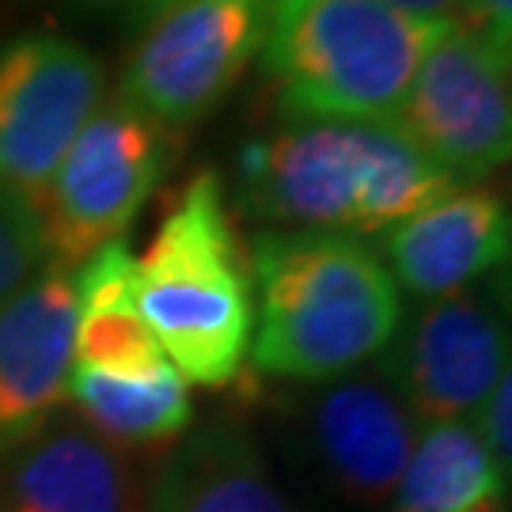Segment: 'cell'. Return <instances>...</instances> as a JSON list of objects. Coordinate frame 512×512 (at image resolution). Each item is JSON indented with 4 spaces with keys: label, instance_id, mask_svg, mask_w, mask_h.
<instances>
[{
    "label": "cell",
    "instance_id": "obj_1",
    "mask_svg": "<svg viewBox=\"0 0 512 512\" xmlns=\"http://www.w3.org/2000/svg\"><path fill=\"white\" fill-rule=\"evenodd\" d=\"M247 266L258 293L247 361L266 376L327 384L403 327V293L365 236L270 228L247 247Z\"/></svg>",
    "mask_w": 512,
    "mask_h": 512
},
{
    "label": "cell",
    "instance_id": "obj_2",
    "mask_svg": "<svg viewBox=\"0 0 512 512\" xmlns=\"http://www.w3.org/2000/svg\"><path fill=\"white\" fill-rule=\"evenodd\" d=\"M452 186L399 122H289L243 148L236 198L277 232L376 236Z\"/></svg>",
    "mask_w": 512,
    "mask_h": 512
},
{
    "label": "cell",
    "instance_id": "obj_3",
    "mask_svg": "<svg viewBox=\"0 0 512 512\" xmlns=\"http://www.w3.org/2000/svg\"><path fill=\"white\" fill-rule=\"evenodd\" d=\"M137 308L186 384L228 387L247 365L255 289L217 171L179 190L148 247L133 258Z\"/></svg>",
    "mask_w": 512,
    "mask_h": 512
},
{
    "label": "cell",
    "instance_id": "obj_4",
    "mask_svg": "<svg viewBox=\"0 0 512 512\" xmlns=\"http://www.w3.org/2000/svg\"><path fill=\"white\" fill-rule=\"evenodd\" d=\"M440 27L384 0H274L258 57L289 122H395Z\"/></svg>",
    "mask_w": 512,
    "mask_h": 512
},
{
    "label": "cell",
    "instance_id": "obj_5",
    "mask_svg": "<svg viewBox=\"0 0 512 512\" xmlns=\"http://www.w3.org/2000/svg\"><path fill=\"white\" fill-rule=\"evenodd\" d=\"M171 145L167 129L114 99L95 110L61 156L50 183L35 194L46 258L76 270L80 262L126 236L164 179Z\"/></svg>",
    "mask_w": 512,
    "mask_h": 512
},
{
    "label": "cell",
    "instance_id": "obj_6",
    "mask_svg": "<svg viewBox=\"0 0 512 512\" xmlns=\"http://www.w3.org/2000/svg\"><path fill=\"white\" fill-rule=\"evenodd\" d=\"M270 8L274 0H156L118 99L164 129L209 118L262 50Z\"/></svg>",
    "mask_w": 512,
    "mask_h": 512
},
{
    "label": "cell",
    "instance_id": "obj_7",
    "mask_svg": "<svg viewBox=\"0 0 512 512\" xmlns=\"http://www.w3.org/2000/svg\"><path fill=\"white\" fill-rule=\"evenodd\" d=\"M512 54L463 19L437 31L399 110L410 141L452 179H486L512 152Z\"/></svg>",
    "mask_w": 512,
    "mask_h": 512
},
{
    "label": "cell",
    "instance_id": "obj_8",
    "mask_svg": "<svg viewBox=\"0 0 512 512\" xmlns=\"http://www.w3.org/2000/svg\"><path fill=\"white\" fill-rule=\"evenodd\" d=\"M387 380L410 414L429 421H471L482 399L509 372V319L494 281L429 300L406 334L391 338Z\"/></svg>",
    "mask_w": 512,
    "mask_h": 512
},
{
    "label": "cell",
    "instance_id": "obj_9",
    "mask_svg": "<svg viewBox=\"0 0 512 512\" xmlns=\"http://www.w3.org/2000/svg\"><path fill=\"white\" fill-rule=\"evenodd\" d=\"M103 65L80 42L23 35L0 46V190L35 198L99 110Z\"/></svg>",
    "mask_w": 512,
    "mask_h": 512
},
{
    "label": "cell",
    "instance_id": "obj_10",
    "mask_svg": "<svg viewBox=\"0 0 512 512\" xmlns=\"http://www.w3.org/2000/svg\"><path fill=\"white\" fill-rule=\"evenodd\" d=\"M73 270L46 262L0 308V452L38 437L65 403L76 365Z\"/></svg>",
    "mask_w": 512,
    "mask_h": 512
},
{
    "label": "cell",
    "instance_id": "obj_11",
    "mask_svg": "<svg viewBox=\"0 0 512 512\" xmlns=\"http://www.w3.org/2000/svg\"><path fill=\"white\" fill-rule=\"evenodd\" d=\"M512 220L486 186H452L444 198L384 232V262L395 285L418 300H440L494 277L509 258Z\"/></svg>",
    "mask_w": 512,
    "mask_h": 512
},
{
    "label": "cell",
    "instance_id": "obj_12",
    "mask_svg": "<svg viewBox=\"0 0 512 512\" xmlns=\"http://www.w3.org/2000/svg\"><path fill=\"white\" fill-rule=\"evenodd\" d=\"M311 440L338 490L357 501H391L421 421L395 384L376 372H346L327 380L311 403Z\"/></svg>",
    "mask_w": 512,
    "mask_h": 512
},
{
    "label": "cell",
    "instance_id": "obj_13",
    "mask_svg": "<svg viewBox=\"0 0 512 512\" xmlns=\"http://www.w3.org/2000/svg\"><path fill=\"white\" fill-rule=\"evenodd\" d=\"M4 512H141L114 444L84 425H46L4 475Z\"/></svg>",
    "mask_w": 512,
    "mask_h": 512
},
{
    "label": "cell",
    "instance_id": "obj_14",
    "mask_svg": "<svg viewBox=\"0 0 512 512\" xmlns=\"http://www.w3.org/2000/svg\"><path fill=\"white\" fill-rule=\"evenodd\" d=\"M145 512H296L236 421H205L171 444L152 478Z\"/></svg>",
    "mask_w": 512,
    "mask_h": 512
},
{
    "label": "cell",
    "instance_id": "obj_15",
    "mask_svg": "<svg viewBox=\"0 0 512 512\" xmlns=\"http://www.w3.org/2000/svg\"><path fill=\"white\" fill-rule=\"evenodd\" d=\"M76 281V365L114 372V376H148L171 361L156 346L133 289V251L126 239L99 247L88 262L73 270Z\"/></svg>",
    "mask_w": 512,
    "mask_h": 512
},
{
    "label": "cell",
    "instance_id": "obj_16",
    "mask_svg": "<svg viewBox=\"0 0 512 512\" xmlns=\"http://www.w3.org/2000/svg\"><path fill=\"white\" fill-rule=\"evenodd\" d=\"M391 512H509V478L471 421H429L391 494Z\"/></svg>",
    "mask_w": 512,
    "mask_h": 512
},
{
    "label": "cell",
    "instance_id": "obj_17",
    "mask_svg": "<svg viewBox=\"0 0 512 512\" xmlns=\"http://www.w3.org/2000/svg\"><path fill=\"white\" fill-rule=\"evenodd\" d=\"M65 399H73L99 437L126 448L175 444L194 425L190 384L171 365L148 376H114L73 365Z\"/></svg>",
    "mask_w": 512,
    "mask_h": 512
},
{
    "label": "cell",
    "instance_id": "obj_18",
    "mask_svg": "<svg viewBox=\"0 0 512 512\" xmlns=\"http://www.w3.org/2000/svg\"><path fill=\"white\" fill-rule=\"evenodd\" d=\"M46 243L31 194L0 190V308L42 270Z\"/></svg>",
    "mask_w": 512,
    "mask_h": 512
},
{
    "label": "cell",
    "instance_id": "obj_19",
    "mask_svg": "<svg viewBox=\"0 0 512 512\" xmlns=\"http://www.w3.org/2000/svg\"><path fill=\"white\" fill-rule=\"evenodd\" d=\"M509 410H512V376L505 372V376L494 384V391L482 399V406L475 410V418H471L478 440H482V448L490 452V459L501 467V475L505 478H509V471H512Z\"/></svg>",
    "mask_w": 512,
    "mask_h": 512
},
{
    "label": "cell",
    "instance_id": "obj_20",
    "mask_svg": "<svg viewBox=\"0 0 512 512\" xmlns=\"http://www.w3.org/2000/svg\"><path fill=\"white\" fill-rule=\"evenodd\" d=\"M459 19L490 38L497 50L512 54V0H463Z\"/></svg>",
    "mask_w": 512,
    "mask_h": 512
},
{
    "label": "cell",
    "instance_id": "obj_21",
    "mask_svg": "<svg viewBox=\"0 0 512 512\" xmlns=\"http://www.w3.org/2000/svg\"><path fill=\"white\" fill-rule=\"evenodd\" d=\"M384 4L421 23H452L463 12V0H384Z\"/></svg>",
    "mask_w": 512,
    "mask_h": 512
},
{
    "label": "cell",
    "instance_id": "obj_22",
    "mask_svg": "<svg viewBox=\"0 0 512 512\" xmlns=\"http://www.w3.org/2000/svg\"><path fill=\"white\" fill-rule=\"evenodd\" d=\"M141 4H145V8H148V4H152V0H141Z\"/></svg>",
    "mask_w": 512,
    "mask_h": 512
},
{
    "label": "cell",
    "instance_id": "obj_23",
    "mask_svg": "<svg viewBox=\"0 0 512 512\" xmlns=\"http://www.w3.org/2000/svg\"><path fill=\"white\" fill-rule=\"evenodd\" d=\"M152 4H156V0H152ZM152 4H148V8H152Z\"/></svg>",
    "mask_w": 512,
    "mask_h": 512
},
{
    "label": "cell",
    "instance_id": "obj_24",
    "mask_svg": "<svg viewBox=\"0 0 512 512\" xmlns=\"http://www.w3.org/2000/svg\"><path fill=\"white\" fill-rule=\"evenodd\" d=\"M0 512H4V509H0Z\"/></svg>",
    "mask_w": 512,
    "mask_h": 512
}]
</instances>
